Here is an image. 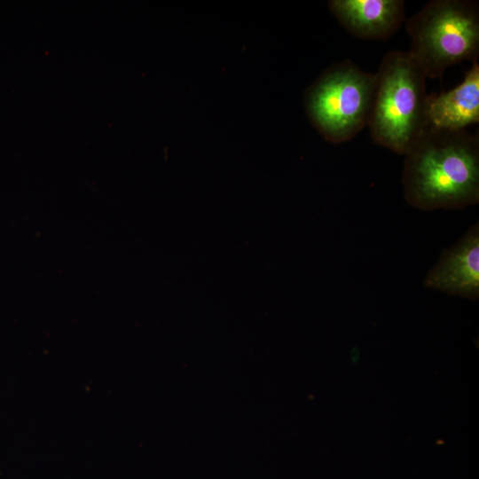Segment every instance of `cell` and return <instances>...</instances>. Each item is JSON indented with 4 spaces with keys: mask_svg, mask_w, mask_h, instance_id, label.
<instances>
[{
    "mask_svg": "<svg viewBox=\"0 0 479 479\" xmlns=\"http://www.w3.org/2000/svg\"><path fill=\"white\" fill-rule=\"evenodd\" d=\"M479 122V64L473 62L463 81L452 90L427 95L424 130H461Z\"/></svg>",
    "mask_w": 479,
    "mask_h": 479,
    "instance_id": "52a82bcc",
    "label": "cell"
},
{
    "mask_svg": "<svg viewBox=\"0 0 479 479\" xmlns=\"http://www.w3.org/2000/svg\"><path fill=\"white\" fill-rule=\"evenodd\" d=\"M426 75L409 51L392 50L375 73L367 122L374 143L405 155L423 132Z\"/></svg>",
    "mask_w": 479,
    "mask_h": 479,
    "instance_id": "7a4b0ae2",
    "label": "cell"
},
{
    "mask_svg": "<svg viewBox=\"0 0 479 479\" xmlns=\"http://www.w3.org/2000/svg\"><path fill=\"white\" fill-rule=\"evenodd\" d=\"M404 197L420 210L479 201V140L466 130H424L405 154Z\"/></svg>",
    "mask_w": 479,
    "mask_h": 479,
    "instance_id": "6da1fadb",
    "label": "cell"
},
{
    "mask_svg": "<svg viewBox=\"0 0 479 479\" xmlns=\"http://www.w3.org/2000/svg\"><path fill=\"white\" fill-rule=\"evenodd\" d=\"M375 90V74L350 60L328 67L306 89L303 105L308 119L328 142L352 139L366 125Z\"/></svg>",
    "mask_w": 479,
    "mask_h": 479,
    "instance_id": "277c9868",
    "label": "cell"
},
{
    "mask_svg": "<svg viewBox=\"0 0 479 479\" xmlns=\"http://www.w3.org/2000/svg\"><path fill=\"white\" fill-rule=\"evenodd\" d=\"M424 286L469 299L479 296V225L473 224L443 253L424 279Z\"/></svg>",
    "mask_w": 479,
    "mask_h": 479,
    "instance_id": "5b68a950",
    "label": "cell"
},
{
    "mask_svg": "<svg viewBox=\"0 0 479 479\" xmlns=\"http://www.w3.org/2000/svg\"><path fill=\"white\" fill-rule=\"evenodd\" d=\"M330 12L353 36L385 40L405 20L403 0H329Z\"/></svg>",
    "mask_w": 479,
    "mask_h": 479,
    "instance_id": "8992f818",
    "label": "cell"
},
{
    "mask_svg": "<svg viewBox=\"0 0 479 479\" xmlns=\"http://www.w3.org/2000/svg\"><path fill=\"white\" fill-rule=\"evenodd\" d=\"M409 53L427 78H441L451 66L479 56V8L469 0H433L405 23Z\"/></svg>",
    "mask_w": 479,
    "mask_h": 479,
    "instance_id": "3957f363",
    "label": "cell"
}]
</instances>
